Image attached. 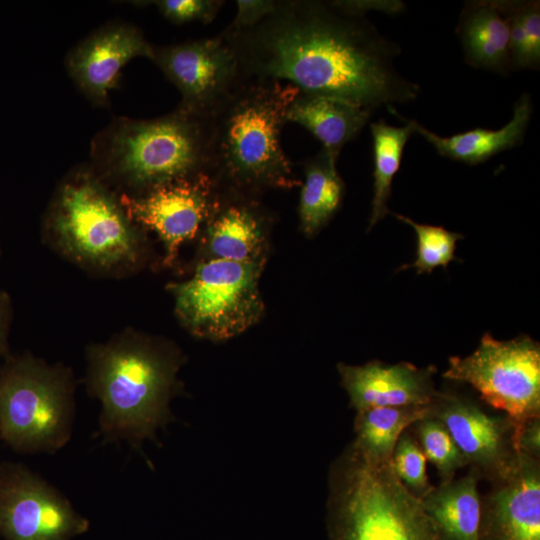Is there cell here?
Here are the masks:
<instances>
[{
	"label": "cell",
	"mask_w": 540,
	"mask_h": 540,
	"mask_svg": "<svg viewBox=\"0 0 540 540\" xmlns=\"http://www.w3.org/2000/svg\"><path fill=\"white\" fill-rule=\"evenodd\" d=\"M366 12L362 1L282 0L257 25L220 33L244 78L286 82L370 111L415 101L419 85L395 66L399 44Z\"/></svg>",
	"instance_id": "cell-1"
},
{
	"label": "cell",
	"mask_w": 540,
	"mask_h": 540,
	"mask_svg": "<svg viewBox=\"0 0 540 540\" xmlns=\"http://www.w3.org/2000/svg\"><path fill=\"white\" fill-rule=\"evenodd\" d=\"M298 93L281 81L244 78L205 118L207 174L218 192L255 198L301 184L280 138Z\"/></svg>",
	"instance_id": "cell-2"
},
{
	"label": "cell",
	"mask_w": 540,
	"mask_h": 540,
	"mask_svg": "<svg viewBox=\"0 0 540 540\" xmlns=\"http://www.w3.org/2000/svg\"><path fill=\"white\" fill-rule=\"evenodd\" d=\"M88 389L101 403L99 426L108 441L137 447L171 419L178 358L137 334L90 349Z\"/></svg>",
	"instance_id": "cell-3"
},
{
	"label": "cell",
	"mask_w": 540,
	"mask_h": 540,
	"mask_svg": "<svg viewBox=\"0 0 540 540\" xmlns=\"http://www.w3.org/2000/svg\"><path fill=\"white\" fill-rule=\"evenodd\" d=\"M207 143L206 119L178 106L154 119L116 120L93 141L92 155L103 175L139 195L207 174Z\"/></svg>",
	"instance_id": "cell-4"
},
{
	"label": "cell",
	"mask_w": 540,
	"mask_h": 540,
	"mask_svg": "<svg viewBox=\"0 0 540 540\" xmlns=\"http://www.w3.org/2000/svg\"><path fill=\"white\" fill-rule=\"evenodd\" d=\"M327 511L328 540H440L391 461H371L353 445L331 471Z\"/></svg>",
	"instance_id": "cell-5"
},
{
	"label": "cell",
	"mask_w": 540,
	"mask_h": 540,
	"mask_svg": "<svg viewBox=\"0 0 540 540\" xmlns=\"http://www.w3.org/2000/svg\"><path fill=\"white\" fill-rule=\"evenodd\" d=\"M48 222L57 244L78 262L118 269L140 257V227L94 172L78 171L63 181Z\"/></svg>",
	"instance_id": "cell-6"
},
{
	"label": "cell",
	"mask_w": 540,
	"mask_h": 540,
	"mask_svg": "<svg viewBox=\"0 0 540 540\" xmlns=\"http://www.w3.org/2000/svg\"><path fill=\"white\" fill-rule=\"evenodd\" d=\"M75 415L71 374L30 355L0 372V438L24 453H54L70 440Z\"/></svg>",
	"instance_id": "cell-7"
},
{
	"label": "cell",
	"mask_w": 540,
	"mask_h": 540,
	"mask_svg": "<svg viewBox=\"0 0 540 540\" xmlns=\"http://www.w3.org/2000/svg\"><path fill=\"white\" fill-rule=\"evenodd\" d=\"M263 262L208 259L190 279L171 284L181 322L193 334L212 340L248 329L264 310L258 286Z\"/></svg>",
	"instance_id": "cell-8"
},
{
	"label": "cell",
	"mask_w": 540,
	"mask_h": 540,
	"mask_svg": "<svg viewBox=\"0 0 540 540\" xmlns=\"http://www.w3.org/2000/svg\"><path fill=\"white\" fill-rule=\"evenodd\" d=\"M443 377L469 384L516 423L540 416V347L527 336L500 341L486 333L472 354L449 358Z\"/></svg>",
	"instance_id": "cell-9"
},
{
	"label": "cell",
	"mask_w": 540,
	"mask_h": 540,
	"mask_svg": "<svg viewBox=\"0 0 540 540\" xmlns=\"http://www.w3.org/2000/svg\"><path fill=\"white\" fill-rule=\"evenodd\" d=\"M151 60L181 94L179 107L204 119L244 79L235 52L221 33L153 46Z\"/></svg>",
	"instance_id": "cell-10"
},
{
	"label": "cell",
	"mask_w": 540,
	"mask_h": 540,
	"mask_svg": "<svg viewBox=\"0 0 540 540\" xmlns=\"http://www.w3.org/2000/svg\"><path fill=\"white\" fill-rule=\"evenodd\" d=\"M87 529V520L46 480L22 465H1L0 535L8 540H70Z\"/></svg>",
	"instance_id": "cell-11"
},
{
	"label": "cell",
	"mask_w": 540,
	"mask_h": 540,
	"mask_svg": "<svg viewBox=\"0 0 540 540\" xmlns=\"http://www.w3.org/2000/svg\"><path fill=\"white\" fill-rule=\"evenodd\" d=\"M219 192L207 174L177 180L139 195L118 198L127 217L138 227L154 231L171 264L181 244L192 239L211 215Z\"/></svg>",
	"instance_id": "cell-12"
},
{
	"label": "cell",
	"mask_w": 540,
	"mask_h": 540,
	"mask_svg": "<svg viewBox=\"0 0 540 540\" xmlns=\"http://www.w3.org/2000/svg\"><path fill=\"white\" fill-rule=\"evenodd\" d=\"M428 415L444 424L480 478L490 481L514 463L516 422L507 415L491 416L464 396L440 391L429 404Z\"/></svg>",
	"instance_id": "cell-13"
},
{
	"label": "cell",
	"mask_w": 540,
	"mask_h": 540,
	"mask_svg": "<svg viewBox=\"0 0 540 540\" xmlns=\"http://www.w3.org/2000/svg\"><path fill=\"white\" fill-rule=\"evenodd\" d=\"M481 496L479 540H540V458L518 451Z\"/></svg>",
	"instance_id": "cell-14"
},
{
	"label": "cell",
	"mask_w": 540,
	"mask_h": 540,
	"mask_svg": "<svg viewBox=\"0 0 540 540\" xmlns=\"http://www.w3.org/2000/svg\"><path fill=\"white\" fill-rule=\"evenodd\" d=\"M153 45L130 24H112L85 38L69 53V75L89 100L97 105L108 102L120 72L136 57L152 59Z\"/></svg>",
	"instance_id": "cell-15"
},
{
	"label": "cell",
	"mask_w": 540,
	"mask_h": 540,
	"mask_svg": "<svg viewBox=\"0 0 540 540\" xmlns=\"http://www.w3.org/2000/svg\"><path fill=\"white\" fill-rule=\"evenodd\" d=\"M342 386L356 411L377 407L428 406L438 391L434 366L418 368L374 360L361 366L338 364Z\"/></svg>",
	"instance_id": "cell-16"
},
{
	"label": "cell",
	"mask_w": 540,
	"mask_h": 540,
	"mask_svg": "<svg viewBox=\"0 0 540 540\" xmlns=\"http://www.w3.org/2000/svg\"><path fill=\"white\" fill-rule=\"evenodd\" d=\"M270 219L255 198L220 193L205 226L209 259L264 261Z\"/></svg>",
	"instance_id": "cell-17"
},
{
	"label": "cell",
	"mask_w": 540,
	"mask_h": 540,
	"mask_svg": "<svg viewBox=\"0 0 540 540\" xmlns=\"http://www.w3.org/2000/svg\"><path fill=\"white\" fill-rule=\"evenodd\" d=\"M532 116V101L524 93L516 101L510 121L498 130L476 128L463 133L443 137L431 132L412 120L414 132L429 142L439 155L476 165L492 156L519 146L525 137Z\"/></svg>",
	"instance_id": "cell-18"
},
{
	"label": "cell",
	"mask_w": 540,
	"mask_h": 540,
	"mask_svg": "<svg viewBox=\"0 0 540 540\" xmlns=\"http://www.w3.org/2000/svg\"><path fill=\"white\" fill-rule=\"evenodd\" d=\"M456 33L468 65L500 74L512 70L508 23L498 0L466 2Z\"/></svg>",
	"instance_id": "cell-19"
},
{
	"label": "cell",
	"mask_w": 540,
	"mask_h": 540,
	"mask_svg": "<svg viewBox=\"0 0 540 540\" xmlns=\"http://www.w3.org/2000/svg\"><path fill=\"white\" fill-rule=\"evenodd\" d=\"M370 116V110L355 104L299 92L286 119L306 128L322 143V148L338 158L341 149L357 136Z\"/></svg>",
	"instance_id": "cell-20"
},
{
	"label": "cell",
	"mask_w": 540,
	"mask_h": 540,
	"mask_svg": "<svg viewBox=\"0 0 540 540\" xmlns=\"http://www.w3.org/2000/svg\"><path fill=\"white\" fill-rule=\"evenodd\" d=\"M480 479L478 473L470 469L459 479L433 486L421 499L440 540H479Z\"/></svg>",
	"instance_id": "cell-21"
},
{
	"label": "cell",
	"mask_w": 540,
	"mask_h": 540,
	"mask_svg": "<svg viewBox=\"0 0 540 540\" xmlns=\"http://www.w3.org/2000/svg\"><path fill=\"white\" fill-rule=\"evenodd\" d=\"M337 158L324 148L304 163L305 179L298 207L300 230L312 237L338 210L344 183L336 168Z\"/></svg>",
	"instance_id": "cell-22"
},
{
	"label": "cell",
	"mask_w": 540,
	"mask_h": 540,
	"mask_svg": "<svg viewBox=\"0 0 540 540\" xmlns=\"http://www.w3.org/2000/svg\"><path fill=\"white\" fill-rule=\"evenodd\" d=\"M428 413L429 405L377 407L357 411L354 421L356 438L352 445L371 461H391L400 435Z\"/></svg>",
	"instance_id": "cell-23"
},
{
	"label": "cell",
	"mask_w": 540,
	"mask_h": 540,
	"mask_svg": "<svg viewBox=\"0 0 540 540\" xmlns=\"http://www.w3.org/2000/svg\"><path fill=\"white\" fill-rule=\"evenodd\" d=\"M389 111L405 122L404 126L389 125L384 120L373 122L370 130L373 139V199L368 230L388 213L387 201L391 194L392 182L398 172L404 147L414 133L411 119L401 116L393 107Z\"/></svg>",
	"instance_id": "cell-24"
},
{
	"label": "cell",
	"mask_w": 540,
	"mask_h": 540,
	"mask_svg": "<svg viewBox=\"0 0 540 540\" xmlns=\"http://www.w3.org/2000/svg\"><path fill=\"white\" fill-rule=\"evenodd\" d=\"M509 28L511 69H539V1L498 0Z\"/></svg>",
	"instance_id": "cell-25"
},
{
	"label": "cell",
	"mask_w": 540,
	"mask_h": 540,
	"mask_svg": "<svg viewBox=\"0 0 540 540\" xmlns=\"http://www.w3.org/2000/svg\"><path fill=\"white\" fill-rule=\"evenodd\" d=\"M426 460L437 469L441 482L455 478L456 472L467 466V460L444 424L427 415L411 425Z\"/></svg>",
	"instance_id": "cell-26"
},
{
	"label": "cell",
	"mask_w": 540,
	"mask_h": 540,
	"mask_svg": "<svg viewBox=\"0 0 540 540\" xmlns=\"http://www.w3.org/2000/svg\"><path fill=\"white\" fill-rule=\"evenodd\" d=\"M398 220L410 225L417 236L416 259L412 264L400 269L415 268L418 274L431 273L436 267L447 268L455 259V249L458 240L463 235L450 232L441 226L419 224L409 217L392 213Z\"/></svg>",
	"instance_id": "cell-27"
},
{
	"label": "cell",
	"mask_w": 540,
	"mask_h": 540,
	"mask_svg": "<svg viewBox=\"0 0 540 540\" xmlns=\"http://www.w3.org/2000/svg\"><path fill=\"white\" fill-rule=\"evenodd\" d=\"M391 466L402 484L416 497L422 499L433 488L426 472V457L418 441L408 430L397 440Z\"/></svg>",
	"instance_id": "cell-28"
},
{
	"label": "cell",
	"mask_w": 540,
	"mask_h": 540,
	"mask_svg": "<svg viewBox=\"0 0 540 540\" xmlns=\"http://www.w3.org/2000/svg\"><path fill=\"white\" fill-rule=\"evenodd\" d=\"M162 16L173 24L192 22L208 24L217 16L223 1L220 0H159L152 2Z\"/></svg>",
	"instance_id": "cell-29"
},
{
	"label": "cell",
	"mask_w": 540,
	"mask_h": 540,
	"mask_svg": "<svg viewBox=\"0 0 540 540\" xmlns=\"http://www.w3.org/2000/svg\"><path fill=\"white\" fill-rule=\"evenodd\" d=\"M276 6L274 0H238L235 17L227 27L233 30L251 28L270 15Z\"/></svg>",
	"instance_id": "cell-30"
},
{
	"label": "cell",
	"mask_w": 540,
	"mask_h": 540,
	"mask_svg": "<svg viewBox=\"0 0 540 540\" xmlns=\"http://www.w3.org/2000/svg\"><path fill=\"white\" fill-rule=\"evenodd\" d=\"M515 447L526 455L540 458V416L516 423Z\"/></svg>",
	"instance_id": "cell-31"
},
{
	"label": "cell",
	"mask_w": 540,
	"mask_h": 540,
	"mask_svg": "<svg viewBox=\"0 0 540 540\" xmlns=\"http://www.w3.org/2000/svg\"><path fill=\"white\" fill-rule=\"evenodd\" d=\"M4 349V305L0 299V352Z\"/></svg>",
	"instance_id": "cell-32"
},
{
	"label": "cell",
	"mask_w": 540,
	"mask_h": 540,
	"mask_svg": "<svg viewBox=\"0 0 540 540\" xmlns=\"http://www.w3.org/2000/svg\"><path fill=\"white\" fill-rule=\"evenodd\" d=\"M0 472H1V465H0Z\"/></svg>",
	"instance_id": "cell-33"
}]
</instances>
